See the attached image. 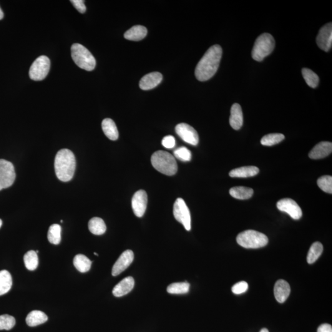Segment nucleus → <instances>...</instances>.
<instances>
[{"instance_id":"nucleus-36","label":"nucleus","mask_w":332,"mask_h":332,"mask_svg":"<svg viewBox=\"0 0 332 332\" xmlns=\"http://www.w3.org/2000/svg\"><path fill=\"white\" fill-rule=\"evenodd\" d=\"M174 157L182 162H190L192 160V153L187 147L178 148L173 152Z\"/></svg>"},{"instance_id":"nucleus-37","label":"nucleus","mask_w":332,"mask_h":332,"mask_svg":"<svg viewBox=\"0 0 332 332\" xmlns=\"http://www.w3.org/2000/svg\"><path fill=\"white\" fill-rule=\"evenodd\" d=\"M248 284L246 282L241 281L235 284L231 290L233 293L240 295V294L245 293L248 290Z\"/></svg>"},{"instance_id":"nucleus-19","label":"nucleus","mask_w":332,"mask_h":332,"mask_svg":"<svg viewBox=\"0 0 332 332\" xmlns=\"http://www.w3.org/2000/svg\"><path fill=\"white\" fill-rule=\"evenodd\" d=\"M230 124L235 130L240 129L243 126V114L240 104H235L231 107Z\"/></svg>"},{"instance_id":"nucleus-9","label":"nucleus","mask_w":332,"mask_h":332,"mask_svg":"<svg viewBox=\"0 0 332 332\" xmlns=\"http://www.w3.org/2000/svg\"><path fill=\"white\" fill-rule=\"evenodd\" d=\"M173 215L178 222L182 223L187 231L191 230V214L189 208L182 198L176 200L173 205Z\"/></svg>"},{"instance_id":"nucleus-5","label":"nucleus","mask_w":332,"mask_h":332,"mask_svg":"<svg viewBox=\"0 0 332 332\" xmlns=\"http://www.w3.org/2000/svg\"><path fill=\"white\" fill-rule=\"evenodd\" d=\"M236 241L239 245L246 249L263 248L268 243L267 236L258 231L251 230L239 234Z\"/></svg>"},{"instance_id":"nucleus-29","label":"nucleus","mask_w":332,"mask_h":332,"mask_svg":"<svg viewBox=\"0 0 332 332\" xmlns=\"http://www.w3.org/2000/svg\"><path fill=\"white\" fill-rule=\"evenodd\" d=\"M61 226L58 224H53L50 226L47 233V239L52 245H59L61 241Z\"/></svg>"},{"instance_id":"nucleus-39","label":"nucleus","mask_w":332,"mask_h":332,"mask_svg":"<svg viewBox=\"0 0 332 332\" xmlns=\"http://www.w3.org/2000/svg\"><path fill=\"white\" fill-rule=\"evenodd\" d=\"M71 2L80 13H84L86 11V7H85L84 1H83V0H72Z\"/></svg>"},{"instance_id":"nucleus-27","label":"nucleus","mask_w":332,"mask_h":332,"mask_svg":"<svg viewBox=\"0 0 332 332\" xmlns=\"http://www.w3.org/2000/svg\"><path fill=\"white\" fill-rule=\"evenodd\" d=\"M230 194L232 197L238 200H248L252 196L253 190L251 188L245 187H236L231 188Z\"/></svg>"},{"instance_id":"nucleus-24","label":"nucleus","mask_w":332,"mask_h":332,"mask_svg":"<svg viewBox=\"0 0 332 332\" xmlns=\"http://www.w3.org/2000/svg\"><path fill=\"white\" fill-rule=\"evenodd\" d=\"M88 227L90 233L95 235H102L107 230V226L104 221L99 217L91 218L88 223Z\"/></svg>"},{"instance_id":"nucleus-33","label":"nucleus","mask_w":332,"mask_h":332,"mask_svg":"<svg viewBox=\"0 0 332 332\" xmlns=\"http://www.w3.org/2000/svg\"><path fill=\"white\" fill-rule=\"evenodd\" d=\"M285 136L282 134H270L265 135L261 140V145L264 146H270L278 144L283 141Z\"/></svg>"},{"instance_id":"nucleus-38","label":"nucleus","mask_w":332,"mask_h":332,"mask_svg":"<svg viewBox=\"0 0 332 332\" xmlns=\"http://www.w3.org/2000/svg\"><path fill=\"white\" fill-rule=\"evenodd\" d=\"M162 145L163 147L168 148V149L173 148L175 146V138L172 135H167V136L165 137L162 140Z\"/></svg>"},{"instance_id":"nucleus-26","label":"nucleus","mask_w":332,"mask_h":332,"mask_svg":"<svg viewBox=\"0 0 332 332\" xmlns=\"http://www.w3.org/2000/svg\"><path fill=\"white\" fill-rule=\"evenodd\" d=\"M74 265L78 271L81 273H86L91 267L92 261L83 254H78L74 259Z\"/></svg>"},{"instance_id":"nucleus-6","label":"nucleus","mask_w":332,"mask_h":332,"mask_svg":"<svg viewBox=\"0 0 332 332\" xmlns=\"http://www.w3.org/2000/svg\"><path fill=\"white\" fill-rule=\"evenodd\" d=\"M275 41L272 35L263 34L258 37L251 51V56L256 61L261 62L273 51Z\"/></svg>"},{"instance_id":"nucleus-15","label":"nucleus","mask_w":332,"mask_h":332,"mask_svg":"<svg viewBox=\"0 0 332 332\" xmlns=\"http://www.w3.org/2000/svg\"><path fill=\"white\" fill-rule=\"evenodd\" d=\"M163 75L159 72L150 73L141 79L139 85L141 89L147 90L153 89L162 82Z\"/></svg>"},{"instance_id":"nucleus-25","label":"nucleus","mask_w":332,"mask_h":332,"mask_svg":"<svg viewBox=\"0 0 332 332\" xmlns=\"http://www.w3.org/2000/svg\"><path fill=\"white\" fill-rule=\"evenodd\" d=\"M12 279L11 274L7 270L0 271V296L11 290Z\"/></svg>"},{"instance_id":"nucleus-30","label":"nucleus","mask_w":332,"mask_h":332,"mask_svg":"<svg viewBox=\"0 0 332 332\" xmlns=\"http://www.w3.org/2000/svg\"><path fill=\"white\" fill-rule=\"evenodd\" d=\"M25 266L27 270L34 271L39 265V257L36 251L30 250L25 254L24 256Z\"/></svg>"},{"instance_id":"nucleus-32","label":"nucleus","mask_w":332,"mask_h":332,"mask_svg":"<svg viewBox=\"0 0 332 332\" xmlns=\"http://www.w3.org/2000/svg\"><path fill=\"white\" fill-rule=\"evenodd\" d=\"M302 75L307 84L312 88L318 87L319 83L318 75L311 70L304 68L302 70Z\"/></svg>"},{"instance_id":"nucleus-41","label":"nucleus","mask_w":332,"mask_h":332,"mask_svg":"<svg viewBox=\"0 0 332 332\" xmlns=\"http://www.w3.org/2000/svg\"><path fill=\"white\" fill-rule=\"evenodd\" d=\"M3 17H4L3 12H2L1 7H0V20H1L2 18H3Z\"/></svg>"},{"instance_id":"nucleus-3","label":"nucleus","mask_w":332,"mask_h":332,"mask_svg":"<svg viewBox=\"0 0 332 332\" xmlns=\"http://www.w3.org/2000/svg\"><path fill=\"white\" fill-rule=\"evenodd\" d=\"M151 162L158 172L171 176L177 172L178 166L174 157L166 151L159 150L153 153Z\"/></svg>"},{"instance_id":"nucleus-22","label":"nucleus","mask_w":332,"mask_h":332,"mask_svg":"<svg viewBox=\"0 0 332 332\" xmlns=\"http://www.w3.org/2000/svg\"><path fill=\"white\" fill-rule=\"evenodd\" d=\"M103 131L111 140H117L119 137V133L117 125L112 119L106 118L102 123Z\"/></svg>"},{"instance_id":"nucleus-17","label":"nucleus","mask_w":332,"mask_h":332,"mask_svg":"<svg viewBox=\"0 0 332 332\" xmlns=\"http://www.w3.org/2000/svg\"><path fill=\"white\" fill-rule=\"evenodd\" d=\"M332 143L329 142H321L316 145L309 153V157L313 160L322 159L331 154Z\"/></svg>"},{"instance_id":"nucleus-10","label":"nucleus","mask_w":332,"mask_h":332,"mask_svg":"<svg viewBox=\"0 0 332 332\" xmlns=\"http://www.w3.org/2000/svg\"><path fill=\"white\" fill-rule=\"evenodd\" d=\"M277 208L282 212L288 213L294 220H299L302 217V211L295 201L290 198L283 199L277 203Z\"/></svg>"},{"instance_id":"nucleus-43","label":"nucleus","mask_w":332,"mask_h":332,"mask_svg":"<svg viewBox=\"0 0 332 332\" xmlns=\"http://www.w3.org/2000/svg\"><path fill=\"white\" fill-rule=\"evenodd\" d=\"M2 224V221L1 219H0V228L1 227Z\"/></svg>"},{"instance_id":"nucleus-23","label":"nucleus","mask_w":332,"mask_h":332,"mask_svg":"<svg viewBox=\"0 0 332 332\" xmlns=\"http://www.w3.org/2000/svg\"><path fill=\"white\" fill-rule=\"evenodd\" d=\"M47 319L48 318L43 312L34 310L28 314L26 318V323L30 327H35L46 323Z\"/></svg>"},{"instance_id":"nucleus-34","label":"nucleus","mask_w":332,"mask_h":332,"mask_svg":"<svg viewBox=\"0 0 332 332\" xmlns=\"http://www.w3.org/2000/svg\"><path fill=\"white\" fill-rule=\"evenodd\" d=\"M16 324V319L13 316L4 314L0 316V331L11 330Z\"/></svg>"},{"instance_id":"nucleus-16","label":"nucleus","mask_w":332,"mask_h":332,"mask_svg":"<svg viewBox=\"0 0 332 332\" xmlns=\"http://www.w3.org/2000/svg\"><path fill=\"white\" fill-rule=\"evenodd\" d=\"M276 300L279 303H283L288 298L290 293V287L288 282L279 279L276 282L274 289Z\"/></svg>"},{"instance_id":"nucleus-44","label":"nucleus","mask_w":332,"mask_h":332,"mask_svg":"<svg viewBox=\"0 0 332 332\" xmlns=\"http://www.w3.org/2000/svg\"><path fill=\"white\" fill-rule=\"evenodd\" d=\"M94 254H95V255L98 256V254L97 253L94 252Z\"/></svg>"},{"instance_id":"nucleus-14","label":"nucleus","mask_w":332,"mask_h":332,"mask_svg":"<svg viewBox=\"0 0 332 332\" xmlns=\"http://www.w3.org/2000/svg\"><path fill=\"white\" fill-rule=\"evenodd\" d=\"M134 255L130 250H125L113 266L112 274L113 276H117L130 265L134 260Z\"/></svg>"},{"instance_id":"nucleus-28","label":"nucleus","mask_w":332,"mask_h":332,"mask_svg":"<svg viewBox=\"0 0 332 332\" xmlns=\"http://www.w3.org/2000/svg\"><path fill=\"white\" fill-rule=\"evenodd\" d=\"M323 246L321 243L316 242L313 244L309 249L307 261L309 264H313L320 257L323 251Z\"/></svg>"},{"instance_id":"nucleus-35","label":"nucleus","mask_w":332,"mask_h":332,"mask_svg":"<svg viewBox=\"0 0 332 332\" xmlns=\"http://www.w3.org/2000/svg\"><path fill=\"white\" fill-rule=\"evenodd\" d=\"M318 185L323 192L332 193V177L330 175H324L318 180Z\"/></svg>"},{"instance_id":"nucleus-31","label":"nucleus","mask_w":332,"mask_h":332,"mask_svg":"<svg viewBox=\"0 0 332 332\" xmlns=\"http://www.w3.org/2000/svg\"><path fill=\"white\" fill-rule=\"evenodd\" d=\"M190 287L187 282L173 283L167 287V291L171 294H185L189 291Z\"/></svg>"},{"instance_id":"nucleus-12","label":"nucleus","mask_w":332,"mask_h":332,"mask_svg":"<svg viewBox=\"0 0 332 332\" xmlns=\"http://www.w3.org/2000/svg\"><path fill=\"white\" fill-rule=\"evenodd\" d=\"M148 203L147 194L145 191H137L132 199V208L135 216L142 217L147 209Z\"/></svg>"},{"instance_id":"nucleus-20","label":"nucleus","mask_w":332,"mask_h":332,"mask_svg":"<svg viewBox=\"0 0 332 332\" xmlns=\"http://www.w3.org/2000/svg\"><path fill=\"white\" fill-rule=\"evenodd\" d=\"M260 172V170L255 166H245L240 168H235L230 171L231 177L247 178L253 177Z\"/></svg>"},{"instance_id":"nucleus-18","label":"nucleus","mask_w":332,"mask_h":332,"mask_svg":"<svg viewBox=\"0 0 332 332\" xmlns=\"http://www.w3.org/2000/svg\"><path fill=\"white\" fill-rule=\"evenodd\" d=\"M134 279L131 276L123 279L113 288V295L117 297H121V296L127 295L134 288Z\"/></svg>"},{"instance_id":"nucleus-7","label":"nucleus","mask_w":332,"mask_h":332,"mask_svg":"<svg viewBox=\"0 0 332 332\" xmlns=\"http://www.w3.org/2000/svg\"><path fill=\"white\" fill-rule=\"evenodd\" d=\"M51 62L48 57L42 55L33 63L29 71L30 79L34 81H42L47 77L49 72Z\"/></svg>"},{"instance_id":"nucleus-11","label":"nucleus","mask_w":332,"mask_h":332,"mask_svg":"<svg viewBox=\"0 0 332 332\" xmlns=\"http://www.w3.org/2000/svg\"><path fill=\"white\" fill-rule=\"evenodd\" d=\"M175 132L184 142L194 146L197 145L199 142L198 132L191 125L186 123H180L176 125Z\"/></svg>"},{"instance_id":"nucleus-1","label":"nucleus","mask_w":332,"mask_h":332,"mask_svg":"<svg viewBox=\"0 0 332 332\" xmlns=\"http://www.w3.org/2000/svg\"><path fill=\"white\" fill-rule=\"evenodd\" d=\"M222 49L219 45L211 46L203 55L195 69V76L199 81L206 82L213 77L219 67Z\"/></svg>"},{"instance_id":"nucleus-42","label":"nucleus","mask_w":332,"mask_h":332,"mask_svg":"<svg viewBox=\"0 0 332 332\" xmlns=\"http://www.w3.org/2000/svg\"><path fill=\"white\" fill-rule=\"evenodd\" d=\"M260 332H269V331L267 329L264 328L261 329Z\"/></svg>"},{"instance_id":"nucleus-40","label":"nucleus","mask_w":332,"mask_h":332,"mask_svg":"<svg viewBox=\"0 0 332 332\" xmlns=\"http://www.w3.org/2000/svg\"><path fill=\"white\" fill-rule=\"evenodd\" d=\"M318 332H332V326L328 324H322L319 327Z\"/></svg>"},{"instance_id":"nucleus-13","label":"nucleus","mask_w":332,"mask_h":332,"mask_svg":"<svg viewBox=\"0 0 332 332\" xmlns=\"http://www.w3.org/2000/svg\"><path fill=\"white\" fill-rule=\"evenodd\" d=\"M319 48L329 52L332 45V24L329 23L321 28L316 39Z\"/></svg>"},{"instance_id":"nucleus-8","label":"nucleus","mask_w":332,"mask_h":332,"mask_svg":"<svg viewBox=\"0 0 332 332\" xmlns=\"http://www.w3.org/2000/svg\"><path fill=\"white\" fill-rule=\"evenodd\" d=\"M16 176L12 163L0 159V191L11 187L16 179Z\"/></svg>"},{"instance_id":"nucleus-2","label":"nucleus","mask_w":332,"mask_h":332,"mask_svg":"<svg viewBox=\"0 0 332 332\" xmlns=\"http://www.w3.org/2000/svg\"><path fill=\"white\" fill-rule=\"evenodd\" d=\"M55 174L60 181L69 182L74 177L76 169V159L74 153L68 149L60 150L55 156Z\"/></svg>"},{"instance_id":"nucleus-4","label":"nucleus","mask_w":332,"mask_h":332,"mask_svg":"<svg viewBox=\"0 0 332 332\" xmlns=\"http://www.w3.org/2000/svg\"><path fill=\"white\" fill-rule=\"evenodd\" d=\"M72 57L78 66L86 71H92L96 65V60L90 52L81 44L75 43L71 47Z\"/></svg>"},{"instance_id":"nucleus-21","label":"nucleus","mask_w":332,"mask_h":332,"mask_svg":"<svg viewBox=\"0 0 332 332\" xmlns=\"http://www.w3.org/2000/svg\"><path fill=\"white\" fill-rule=\"evenodd\" d=\"M147 35V29L142 26H135L130 28L124 34L125 39L130 41H140Z\"/></svg>"}]
</instances>
